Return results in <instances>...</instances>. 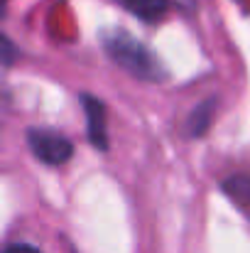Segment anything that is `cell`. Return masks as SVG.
<instances>
[{"instance_id": "3957f363", "label": "cell", "mask_w": 250, "mask_h": 253, "mask_svg": "<svg viewBox=\"0 0 250 253\" xmlns=\"http://www.w3.org/2000/svg\"><path fill=\"white\" fill-rule=\"evenodd\" d=\"M125 5V10H130L133 15H138L140 20H160L167 12V5L169 0H120Z\"/></svg>"}, {"instance_id": "6da1fadb", "label": "cell", "mask_w": 250, "mask_h": 253, "mask_svg": "<svg viewBox=\"0 0 250 253\" xmlns=\"http://www.w3.org/2000/svg\"><path fill=\"white\" fill-rule=\"evenodd\" d=\"M106 49L108 54L120 64L125 67L130 74L140 77V79H157L160 69H157V62L152 59V54L140 44L135 42L133 37L123 35V32H115L110 40H106Z\"/></svg>"}, {"instance_id": "7a4b0ae2", "label": "cell", "mask_w": 250, "mask_h": 253, "mask_svg": "<svg viewBox=\"0 0 250 253\" xmlns=\"http://www.w3.org/2000/svg\"><path fill=\"white\" fill-rule=\"evenodd\" d=\"M27 140H30V150L35 153V158H39L47 165H62L74 153L71 143L64 135L54 133V130H42V128L39 130H30Z\"/></svg>"}, {"instance_id": "5b68a950", "label": "cell", "mask_w": 250, "mask_h": 253, "mask_svg": "<svg viewBox=\"0 0 250 253\" xmlns=\"http://www.w3.org/2000/svg\"><path fill=\"white\" fill-rule=\"evenodd\" d=\"M5 253H39V249L30 246V244H10Z\"/></svg>"}, {"instance_id": "277c9868", "label": "cell", "mask_w": 250, "mask_h": 253, "mask_svg": "<svg viewBox=\"0 0 250 253\" xmlns=\"http://www.w3.org/2000/svg\"><path fill=\"white\" fill-rule=\"evenodd\" d=\"M86 101V113H88V130H91V140L96 148H106V128H103V103L96 98H83Z\"/></svg>"}]
</instances>
